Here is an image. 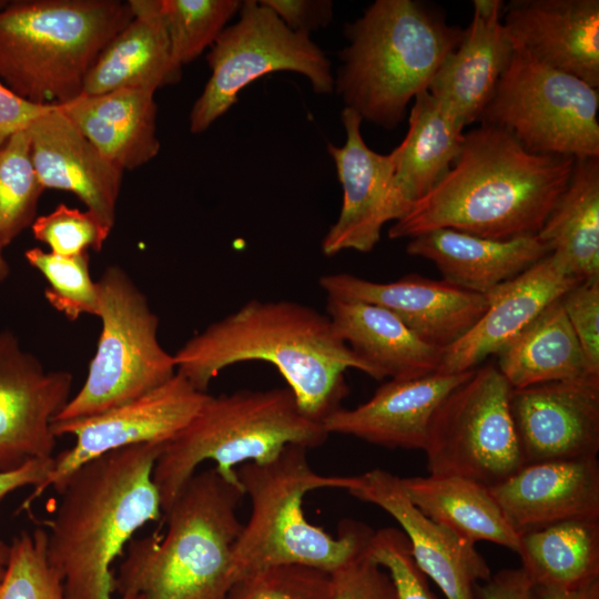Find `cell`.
Wrapping results in <instances>:
<instances>
[{
    "instance_id": "7dc6e473",
    "label": "cell",
    "mask_w": 599,
    "mask_h": 599,
    "mask_svg": "<svg viewBox=\"0 0 599 599\" xmlns=\"http://www.w3.org/2000/svg\"><path fill=\"white\" fill-rule=\"evenodd\" d=\"M541 599H599V579L576 589L538 588Z\"/></svg>"
},
{
    "instance_id": "ee69618b",
    "label": "cell",
    "mask_w": 599,
    "mask_h": 599,
    "mask_svg": "<svg viewBox=\"0 0 599 599\" xmlns=\"http://www.w3.org/2000/svg\"><path fill=\"white\" fill-rule=\"evenodd\" d=\"M57 106L30 102L0 82V146L11 135L28 129L37 119Z\"/></svg>"
},
{
    "instance_id": "3957f363",
    "label": "cell",
    "mask_w": 599,
    "mask_h": 599,
    "mask_svg": "<svg viewBox=\"0 0 599 599\" xmlns=\"http://www.w3.org/2000/svg\"><path fill=\"white\" fill-rule=\"evenodd\" d=\"M164 445H133L99 456L58 491L47 557L69 599H116L115 559L142 526L163 512L153 467Z\"/></svg>"
},
{
    "instance_id": "9c48e42d",
    "label": "cell",
    "mask_w": 599,
    "mask_h": 599,
    "mask_svg": "<svg viewBox=\"0 0 599 599\" xmlns=\"http://www.w3.org/2000/svg\"><path fill=\"white\" fill-rule=\"evenodd\" d=\"M97 282L102 328L87 379L52 422L94 416L135 399L176 374L174 356L158 338L159 317L119 265Z\"/></svg>"
},
{
    "instance_id": "7402d4cb",
    "label": "cell",
    "mask_w": 599,
    "mask_h": 599,
    "mask_svg": "<svg viewBox=\"0 0 599 599\" xmlns=\"http://www.w3.org/2000/svg\"><path fill=\"white\" fill-rule=\"evenodd\" d=\"M473 370L432 373L412 379H389L355 408H338L323 420L325 430L388 448L422 449L432 418L446 396Z\"/></svg>"
},
{
    "instance_id": "44dd1931",
    "label": "cell",
    "mask_w": 599,
    "mask_h": 599,
    "mask_svg": "<svg viewBox=\"0 0 599 599\" xmlns=\"http://www.w3.org/2000/svg\"><path fill=\"white\" fill-rule=\"evenodd\" d=\"M488 489L519 535L565 520H599L597 457L525 464Z\"/></svg>"
},
{
    "instance_id": "8fae6325",
    "label": "cell",
    "mask_w": 599,
    "mask_h": 599,
    "mask_svg": "<svg viewBox=\"0 0 599 599\" xmlns=\"http://www.w3.org/2000/svg\"><path fill=\"white\" fill-rule=\"evenodd\" d=\"M206 55L211 77L190 112V131L202 133L225 114L238 93L276 71L304 75L316 94L334 91L331 61L311 35L292 31L261 0L242 1Z\"/></svg>"
},
{
    "instance_id": "4dcf8cb0",
    "label": "cell",
    "mask_w": 599,
    "mask_h": 599,
    "mask_svg": "<svg viewBox=\"0 0 599 599\" xmlns=\"http://www.w3.org/2000/svg\"><path fill=\"white\" fill-rule=\"evenodd\" d=\"M409 500L430 520L468 544L489 541L515 552L520 535L512 528L487 486L457 476L400 478Z\"/></svg>"
},
{
    "instance_id": "83f0119b",
    "label": "cell",
    "mask_w": 599,
    "mask_h": 599,
    "mask_svg": "<svg viewBox=\"0 0 599 599\" xmlns=\"http://www.w3.org/2000/svg\"><path fill=\"white\" fill-rule=\"evenodd\" d=\"M155 91L121 89L61 105L80 132L116 167L135 170L160 151Z\"/></svg>"
},
{
    "instance_id": "52a82bcc",
    "label": "cell",
    "mask_w": 599,
    "mask_h": 599,
    "mask_svg": "<svg viewBox=\"0 0 599 599\" xmlns=\"http://www.w3.org/2000/svg\"><path fill=\"white\" fill-rule=\"evenodd\" d=\"M132 18L128 1H9L0 10V82L33 103L67 104Z\"/></svg>"
},
{
    "instance_id": "ba28073f",
    "label": "cell",
    "mask_w": 599,
    "mask_h": 599,
    "mask_svg": "<svg viewBox=\"0 0 599 599\" xmlns=\"http://www.w3.org/2000/svg\"><path fill=\"white\" fill-rule=\"evenodd\" d=\"M327 437L323 424L301 409L288 387L210 395L155 460L153 480L162 511L204 461H214L221 474L235 478L236 465L266 463L288 445L314 448Z\"/></svg>"
},
{
    "instance_id": "8992f818",
    "label": "cell",
    "mask_w": 599,
    "mask_h": 599,
    "mask_svg": "<svg viewBox=\"0 0 599 599\" xmlns=\"http://www.w3.org/2000/svg\"><path fill=\"white\" fill-rule=\"evenodd\" d=\"M236 474L252 510L233 549L234 581L280 565L331 573L367 549L374 531L366 525L343 521L334 538L305 518L306 493L346 485V476L317 474L308 463L307 448L288 445L266 463L243 464Z\"/></svg>"
},
{
    "instance_id": "8d00e7d4",
    "label": "cell",
    "mask_w": 599,
    "mask_h": 599,
    "mask_svg": "<svg viewBox=\"0 0 599 599\" xmlns=\"http://www.w3.org/2000/svg\"><path fill=\"white\" fill-rule=\"evenodd\" d=\"M0 599H69L47 557V530L21 531L10 544Z\"/></svg>"
},
{
    "instance_id": "74e56055",
    "label": "cell",
    "mask_w": 599,
    "mask_h": 599,
    "mask_svg": "<svg viewBox=\"0 0 599 599\" xmlns=\"http://www.w3.org/2000/svg\"><path fill=\"white\" fill-rule=\"evenodd\" d=\"M225 599H332L331 575L302 565L267 567L234 581Z\"/></svg>"
},
{
    "instance_id": "603a6c76",
    "label": "cell",
    "mask_w": 599,
    "mask_h": 599,
    "mask_svg": "<svg viewBox=\"0 0 599 599\" xmlns=\"http://www.w3.org/2000/svg\"><path fill=\"white\" fill-rule=\"evenodd\" d=\"M28 131L32 162L44 189L73 193L112 230L123 171L80 132L61 105L37 119Z\"/></svg>"
},
{
    "instance_id": "ffe728a7",
    "label": "cell",
    "mask_w": 599,
    "mask_h": 599,
    "mask_svg": "<svg viewBox=\"0 0 599 599\" xmlns=\"http://www.w3.org/2000/svg\"><path fill=\"white\" fill-rule=\"evenodd\" d=\"M579 282L566 274L548 254L516 277L496 286L485 294L487 307L476 324L443 351L436 372L458 374L477 368Z\"/></svg>"
},
{
    "instance_id": "ab89813d",
    "label": "cell",
    "mask_w": 599,
    "mask_h": 599,
    "mask_svg": "<svg viewBox=\"0 0 599 599\" xmlns=\"http://www.w3.org/2000/svg\"><path fill=\"white\" fill-rule=\"evenodd\" d=\"M366 551L388 572L398 599H438L416 565L402 529L387 527L374 531Z\"/></svg>"
},
{
    "instance_id": "d6986e66",
    "label": "cell",
    "mask_w": 599,
    "mask_h": 599,
    "mask_svg": "<svg viewBox=\"0 0 599 599\" xmlns=\"http://www.w3.org/2000/svg\"><path fill=\"white\" fill-rule=\"evenodd\" d=\"M502 24L516 51L599 88L598 0H512Z\"/></svg>"
},
{
    "instance_id": "4316f807",
    "label": "cell",
    "mask_w": 599,
    "mask_h": 599,
    "mask_svg": "<svg viewBox=\"0 0 599 599\" xmlns=\"http://www.w3.org/2000/svg\"><path fill=\"white\" fill-rule=\"evenodd\" d=\"M131 21L99 53L82 88L84 95L121 89H149L176 84L182 68L171 53L160 0H129Z\"/></svg>"
},
{
    "instance_id": "681fc988",
    "label": "cell",
    "mask_w": 599,
    "mask_h": 599,
    "mask_svg": "<svg viewBox=\"0 0 599 599\" xmlns=\"http://www.w3.org/2000/svg\"><path fill=\"white\" fill-rule=\"evenodd\" d=\"M2 251L3 250L0 247V283L4 282L10 274V266L4 258Z\"/></svg>"
},
{
    "instance_id": "e0dca14e",
    "label": "cell",
    "mask_w": 599,
    "mask_h": 599,
    "mask_svg": "<svg viewBox=\"0 0 599 599\" xmlns=\"http://www.w3.org/2000/svg\"><path fill=\"white\" fill-rule=\"evenodd\" d=\"M345 490L390 515L406 535L413 558L446 599H476L475 585L490 569L475 545L427 518L407 497L400 477L383 469L346 476Z\"/></svg>"
},
{
    "instance_id": "6da1fadb",
    "label": "cell",
    "mask_w": 599,
    "mask_h": 599,
    "mask_svg": "<svg viewBox=\"0 0 599 599\" xmlns=\"http://www.w3.org/2000/svg\"><path fill=\"white\" fill-rule=\"evenodd\" d=\"M575 158L538 154L480 123L464 133L448 173L388 230L394 240L436 229L510 240L537 235L567 186Z\"/></svg>"
},
{
    "instance_id": "f907efd6",
    "label": "cell",
    "mask_w": 599,
    "mask_h": 599,
    "mask_svg": "<svg viewBox=\"0 0 599 599\" xmlns=\"http://www.w3.org/2000/svg\"><path fill=\"white\" fill-rule=\"evenodd\" d=\"M9 1H0V10H2Z\"/></svg>"
},
{
    "instance_id": "7bdbcfd3",
    "label": "cell",
    "mask_w": 599,
    "mask_h": 599,
    "mask_svg": "<svg viewBox=\"0 0 599 599\" xmlns=\"http://www.w3.org/2000/svg\"><path fill=\"white\" fill-rule=\"evenodd\" d=\"M294 32L311 35L327 27L334 17L331 0H261Z\"/></svg>"
},
{
    "instance_id": "d6a6232c",
    "label": "cell",
    "mask_w": 599,
    "mask_h": 599,
    "mask_svg": "<svg viewBox=\"0 0 599 599\" xmlns=\"http://www.w3.org/2000/svg\"><path fill=\"white\" fill-rule=\"evenodd\" d=\"M517 554L538 588L583 587L599 579V520H565L525 531Z\"/></svg>"
},
{
    "instance_id": "60d3db41",
    "label": "cell",
    "mask_w": 599,
    "mask_h": 599,
    "mask_svg": "<svg viewBox=\"0 0 599 599\" xmlns=\"http://www.w3.org/2000/svg\"><path fill=\"white\" fill-rule=\"evenodd\" d=\"M560 302L589 370L599 375V280L579 282Z\"/></svg>"
},
{
    "instance_id": "9a60e30c",
    "label": "cell",
    "mask_w": 599,
    "mask_h": 599,
    "mask_svg": "<svg viewBox=\"0 0 599 599\" xmlns=\"http://www.w3.org/2000/svg\"><path fill=\"white\" fill-rule=\"evenodd\" d=\"M509 408L525 464L597 457L599 375L511 388Z\"/></svg>"
},
{
    "instance_id": "7a4b0ae2",
    "label": "cell",
    "mask_w": 599,
    "mask_h": 599,
    "mask_svg": "<svg viewBox=\"0 0 599 599\" xmlns=\"http://www.w3.org/2000/svg\"><path fill=\"white\" fill-rule=\"evenodd\" d=\"M173 356L176 373L201 392L227 366L270 363L301 409L319 423L342 407L347 368L369 376L367 365L337 336L326 313L287 300H251L207 325Z\"/></svg>"
},
{
    "instance_id": "d590c367",
    "label": "cell",
    "mask_w": 599,
    "mask_h": 599,
    "mask_svg": "<svg viewBox=\"0 0 599 599\" xmlns=\"http://www.w3.org/2000/svg\"><path fill=\"white\" fill-rule=\"evenodd\" d=\"M24 257L47 280L44 297L54 309L70 321L82 314L98 317L99 294L97 282L90 275L89 253L62 256L32 247L24 252Z\"/></svg>"
},
{
    "instance_id": "1f68e13d",
    "label": "cell",
    "mask_w": 599,
    "mask_h": 599,
    "mask_svg": "<svg viewBox=\"0 0 599 599\" xmlns=\"http://www.w3.org/2000/svg\"><path fill=\"white\" fill-rule=\"evenodd\" d=\"M496 366L511 388L596 375L562 308L549 304L498 354Z\"/></svg>"
},
{
    "instance_id": "f35d334b",
    "label": "cell",
    "mask_w": 599,
    "mask_h": 599,
    "mask_svg": "<svg viewBox=\"0 0 599 599\" xmlns=\"http://www.w3.org/2000/svg\"><path fill=\"white\" fill-rule=\"evenodd\" d=\"M31 231L37 241L50 247V252L77 256L90 248L100 252L112 230L89 210L80 211L60 203L52 212L37 216Z\"/></svg>"
},
{
    "instance_id": "4fadbf2b",
    "label": "cell",
    "mask_w": 599,
    "mask_h": 599,
    "mask_svg": "<svg viewBox=\"0 0 599 599\" xmlns=\"http://www.w3.org/2000/svg\"><path fill=\"white\" fill-rule=\"evenodd\" d=\"M209 396L176 373L163 385L121 406L85 418L52 422L55 437L72 435L75 441L54 457L49 475L33 488L20 510L29 509L49 488L58 493L73 471L99 456L133 445L169 443L189 425Z\"/></svg>"
},
{
    "instance_id": "30bf717a",
    "label": "cell",
    "mask_w": 599,
    "mask_h": 599,
    "mask_svg": "<svg viewBox=\"0 0 599 599\" xmlns=\"http://www.w3.org/2000/svg\"><path fill=\"white\" fill-rule=\"evenodd\" d=\"M599 93L585 81L516 51L478 122L529 152L599 156Z\"/></svg>"
},
{
    "instance_id": "f546056e",
    "label": "cell",
    "mask_w": 599,
    "mask_h": 599,
    "mask_svg": "<svg viewBox=\"0 0 599 599\" xmlns=\"http://www.w3.org/2000/svg\"><path fill=\"white\" fill-rule=\"evenodd\" d=\"M537 236L566 274L599 280V156L575 159L567 186Z\"/></svg>"
},
{
    "instance_id": "c3c4849f",
    "label": "cell",
    "mask_w": 599,
    "mask_h": 599,
    "mask_svg": "<svg viewBox=\"0 0 599 599\" xmlns=\"http://www.w3.org/2000/svg\"><path fill=\"white\" fill-rule=\"evenodd\" d=\"M10 545L0 540V580L2 579L9 560Z\"/></svg>"
},
{
    "instance_id": "ac0fdd59",
    "label": "cell",
    "mask_w": 599,
    "mask_h": 599,
    "mask_svg": "<svg viewBox=\"0 0 599 599\" xmlns=\"http://www.w3.org/2000/svg\"><path fill=\"white\" fill-rule=\"evenodd\" d=\"M318 284L327 297L367 302L390 311L419 339L441 351L464 336L487 307L484 294L418 275L378 283L334 273L323 275Z\"/></svg>"
},
{
    "instance_id": "f1b7e54d",
    "label": "cell",
    "mask_w": 599,
    "mask_h": 599,
    "mask_svg": "<svg viewBox=\"0 0 599 599\" xmlns=\"http://www.w3.org/2000/svg\"><path fill=\"white\" fill-rule=\"evenodd\" d=\"M413 101L407 133L392 151L393 184L402 216L448 173L465 133V128L427 90Z\"/></svg>"
},
{
    "instance_id": "7c38bea8",
    "label": "cell",
    "mask_w": 599,
    "mask_h": 599,
    "mask_svg": "<svg viewBox=\"0 0 599 599\" xmlns=\"http://www.w3.org/2000/svg\"><path fill=\"white\" fill-rule=\"evenodd\" d=\"M511 387L485 365L441 402L423 450L432 475L457 476L495 486L525 465L511 419Z\"/></svg>"
},
{
    "instance_id": "d4e9b609",
    "label": "cell",
    "mask_w": 599,
    "mask_h": 599,
    "mask_svg": "<svg viewBox=\"0 0 599 599\" xmlns=\"http://www.w3.org/2000/svg\"><path fill=\"white\" fill-rule=\"evenodd\" d=\"M326 315L337 336L367 365L374 379L417 378L435 373L439 366L443 351L424 343L379 305L327 297Z\"/></svg>"
},
{
    "instance_id": "836d02e7",
    "label": "cell",
    "mask_w": 599,
    "mask_h": 599,
    "mask_svg": "<svg viewBox=\"0 0 599 599\" xmlns=\"http://www.w3.org/2000/svg\"><path fill=\"white\" fill-rule=\"evenodd\" d=\"M31 156L28 129L0 146V247L10 245L37 219L44 191Z\"/></svg>"
},
{
    "instance_id": "5b68a950",
    "label": "cell",
    "mask_w": 599,
    "mask_h": 599,
    "mask_svg": "<svg viewBox=\"0 0 599 599\" xmlns=\"http://www.w3.org/2000/svg\"><path fill=\"white\" fill-rule=\"evenodd\" d=\"M348 43L339 52L334 90L363 121L387 130L406 116L426 91L464 30L415 0H376L344 27Z\"/></svg>"
},
{
    "instance_id": "f6af8a7d",
    "label": "cell",
    "mask_w": 599,
    "mask_h": 599,
    "mask_svg": "<svg viewBox=\"0 0 599 599\" xmlns=\"http://www.w3.org/2000/svg\"><path fill=\"white\" fill-rule=\"evenodd\" d=\"M476 599H541L538 587L521 568L502 569L481 585H475Z\"/></svg>"
},
{
    "instance_id": "e575fe53",
    "label": "cell",
    "mask_w": 599,
    "mask_h": 599,
    "mask_svg": "<svg viewBox=\"0 0 599 599\" xmlns=\"http://www.w3.org/2000/svg\"><path fill=\"white\" fill-rule=\"evenodd\" d=\"M174 62L183 65L211 48L240 12L241 0H160Z\"/></svg>"
},
{
    "instance_id": "5bb4252c",
    "label": "cell",
    "mask_w": 599,
    "mask_h": 599,
    "mask_svg": "<svg viewBox=\"0 0 599 599\" xmlns=\"http://www.w3.org/2000/svg\"><path fill=\"white\" fill-rule=\"evenodd\" d=\"M72 379L47 370L13 332H0V471L53 457L51 424L71 398Z\"/></svg>"
},
{
    "instance_id": "cb8c5ba5",
    "label": "cell",
    "mask_w": 599,
    "mask_h": 599,
    "mask_svg": "<svg viewBox=\"0 0 599 599\" xmlns=\"http://www.w3.org/2000/svg\"><path fill=\"white\" fill-rule=\"evenodd\" d=\"M501 0H474L459 44L443 61L427 91L464 126L478 122L511 61Z\"/></svg>"
},
{
    "instance_id": "277c9868",
    "label": "cell",
    "mask_w": 599,
    "mask_h": 599,
    "mask_svg": "<svg viewBox=\"0 0 599 599\" xmlns=\"http://www.w3.org/2000/svg\"><path fill=\"white\" fill-rule=\"evenodd\" d=\"M238 477L196 471L164 512L163 537L131 540L115 579L116 599H225L243 529Z\"/></svg>"
},
{
    "instance_id": "bcb514c9",
    "label": "cell",
    "mask_w": 599,
    "mask_h": 599,
    "mask_svg": "<svg viewBox=\"0 0 599 599\" xmlns=\"http://www.w3.org/2000/svg\"><path fill=\"white\" fill-rule=\"evenodd\" d=\"M54 457L30 460L22 466L0 471V500L11 491L26 486H39L53 467Z\"/></svg>"
},
{
    "instance_id": "2e32d148",
    "label": "cell",
    "mask_w": 599,
    "mask_h": 599,
    "mask_svg": "<svg viewBox=\"0 0 599 599\" xmlns=\"http://www.w3.org/2000/svg\"><path fill=\"white\" fill-rule=\"evenodd\" d=\"M362 122L355 111L344 108L345 143L327 146L342 185L343 201L337 221L321 243L326 256L347 250L370 252L380 240L383 226L402 216L393 184V153L380 154L369 149L361 132Z\"/></svg>"
},
{
    "instance_id": "b9f144b4",
    "label": "cell",
    "mask_w": 599,
    "mask_h": 599,
    "mask_svg": "<svg viewBox=\"0 0 599 599\" xmlns=\"http://www.w3.org/2000/svg\"><path fill=\"white\" fill-rule=\"evenodd\" d=\"M329 575L332 599H398L390 576L366 550Z\"/></svg>"
},
{
    "instance_id": "484cf974",
    "label": "cell",
    "mask_w": 599,
    "mask_h": 599,
    "mask_svg": "<svg viewBox=\"0 0 599 599\" xmlns=\"http://www.w3.org/2000/svg\"><path fill=\"white\" fill-rule=\"evenodd\" d=\"M406 251L433 262L445 281L484 295L550 254L537 235L494 240L453 229L409 238Z\"/></svg>"
}]
</instances>
